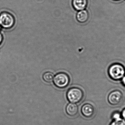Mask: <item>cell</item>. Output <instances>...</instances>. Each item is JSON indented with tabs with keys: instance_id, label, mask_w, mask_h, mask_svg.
<instances>
[{
	"instance_id": "obj_1",
	"label": "cell",
	"mask_w": 125,
	"mask_h": 125,
	"mask_svg": "<svg viewBox=\"0 0 125 125\" xmlns=\"http://www.w3.org/2000/svg\"><path fill=\"white\" fill-rule=\"evenodd\" d=\"M108 73L112 80H120L125 75V69L124 66L120 64H115L109 67Z\"/></svg>"
},
{
	"instance_id": "obj_2",
	"label": "cell",
	"mask_w": 125,
	"mask_h": 125,
	"mask_svg": "<svg viewBox=\"0 0 125 125\" xmlns=\"http://www.w3.org/2000/svg\"><path fill=\"white\" fill-rule=\"evenodd\" d=\"M66 97L68 100L70 102L73 103H79L83 98V92L78 87H72L68 90L66 94Z\"/></svg>"
},
{
	"instance_id": "obj_3",
	"label": "cell",
	"mask_w": 125,
	"mask_h": 125,
	"mask_svg": "<svg viewBox=\"0 0 125 125\" xmlns=\"http://www.w3.org/2000/svg\"><path fill=\"white\" fill-rule=\"evenodd\" d=\"M15 23V18L14 16L8 12H3L0 14V25L1 28L5 29L11 28Z\"/></svg>"
},
{
	"instance_id": "obj_4",
	"label": "cell",
	"mask_w": 125,
	"mask_h": 125,
	"mask_svg": "<svg viewBox=\"0 0 125 125\" xmlns=\"http://www.w3.org/2000/svg\"><path fill=\"white\" fill-rule=\"evenodd\" d=\"M53 83L55 86L60 89L66 88L69 85L70 79L69 76L64 72L57 73L53 78Z\"/></svg>"
},
{
	"instance_id": "obj_5",
	"label": "cell",
	"mask_w": 125,
	"mask_h": 125,
	"mask_svg": "<svg viewBox=\"0 0 125 125\" xmlns=\"http://www.w3.org/2000/svg\"><path fill=\"white\" fill-rule=\"evenodd\" d=\"M123 98V94L122 91L119 90H114L109 94L108 102L112 105H117L122 102Z\"/></svg>"
},
{
	"instance_id": "obj_6",
	"label": "cell",
	"mask_w": 125,
	"mask_h": 125,
	"mask_svg": "<svg viewBox=\"0 0 125 125\" xmlns=\"http://www.w3.org/2000/svg\"><path fill=\"white\" fill-rule=\"evenodd\" d=\"M94 106L90 103H85L82 106L81 112L83 116L87 118H91L94 114Z\"/></svg>"
},
{
	"instance_id": "obj_7",
	"label": "cell",
	"mask_w": 125,
	"mask_h": 125,
	"mask_svg": "<svg viewBox=\"0 0 125 125\" xmlns=\"http://www.w3.org/2000/svg\"><path fill=\"white\" fill-rule=\"evenodd\" d=\"M87 0H73L72 5L74 9L77 11L83 10L87 5Z\"/></svg>"
},
{
	"instance_id": "obj_8",
	"label": "cell",
	"mask_w": 125,
	"mask_h": 125,
	"mask_svg": "<svg viewBox=\"0 0 125 125\" xmlns=\"http://www.w3.org/2000/svg\"><path fill=\"white\" fill-rule=\"evenodd\" d=\"M66 113L70 116H75L78 114V108L75 103H68L65 108Z\"/></svg>"
},
{
	"instance_id": "obj_9",
	"label": "cell",
	"mask_w": 125,
	"mask_h": 125,
	"mask_svg": "<svg viewBox=\"0 0 125 125\" xmlns=\"http://www.w3.org/2000/svg\"><path fill=\"white\" fill-rule=\"evenodd\" d=\"M76 20L79 23H84L88 21L89 18V13L86 10H81L77 13Z\"/></svg>"
},
{
	"instance_id": "obj_10",
	"label": "cell",
	"mask_w": 125,
	"mask_h": 125,
	"mask_svg": "<svg viewBox=\"0 0 125 125\" xmlns=\"http://www.w3.org/2000/svg\"><path fill=\"white\" fill-rule=\"evenodd\" d=\"M54 75L51 72H48L45 73L42 76V79L45 82L51 83L53 81Z\"/></svg>"
},
{
	"instance_id": "obj_11",
	"label": "cell",
	"mask_w": 125,
	"mask_h": 125,
	"mask_svg": "<svg viewBox=\"0 0 125 125\" xmlns=\"http://www.w3.org/2000/svg\"><path fill=\"white\" fill-rule=\"evenodd\" d=\"M112 120H118L122 119L121 113L119 112H115L112 114Z\"/></svg>"
},
{
	"instance_id": "obj_12",
	"label": "cell",
	"mask_w": 125,
	"mask_h": 125,
	"mask_svg": "<svg viewBox=\"0 0 125 125\" xmlns=\"http://www.w3.org/2000/svg\"><path fill=\"white\" fill-rule=\"evenodd\" d=\"M109 125H125V120L123 118L119 120H112Z\"/></svg>"
},
{
	"instance_id": "obj_13",
	"label": "cell",
	"mask_w": 125,
	"mask_h": 125,
	"mask_svg": "<svg viewBox=\"0 0 125 125\" xmlns=\"http://www.w3.org/2000/svg\"><path fill=\"white\" fill-rule=\"evenodd\" d=\"M121 114H122V116L123 119L125 120V108L123 110L121 113Z\"/></svg>"
},
{
	"instance_id": "obj_14",
	"label": "cell",
	"mask_w": 125,
	"mask_h": 125,
	"mask_svg": "<svg viewBox=\"0 0 125 125\" xmlns=\"http://www.w3.org/2000/svg\"><path fill=\"white\" fill-rule=\"evenodd\" d=\"M3 40V36L1 32H0V45L2 43Z\"/></svg>"
},
{
	"instance_id": "obj_15",
	"label": "cell",
	"mask_w": 125,
	"mask_h": 125,
	"mask_svg": "<svg viewBox=\"0 0 125 125\" xmlns=\"http://www.w3.org/2000/svg\"><path fill=\"white\" fill-rule=\"evenodd\" d=\"M121 80L123 85L125 86V75L123 77V78L122 79H121Z\"/></svg>"
},
{
	"instance_id": "obj_16",
	"label": "cell",
	"mask_w": 125,
	"mask_h": 125,
	"mask_svg": "<svg viewBox=\"0 0 125 125\" xmlns=\"http://www.w3.org/2000/svg\"><path fill=\"white\" fill-rule=\"evenodd\" d=\"M114 0L118 1V0Z\"/></svg>"
},
{
	"instance_id": "obj_17",
	"label": "cell",
	"mask_w": 125,
	"mask_h": 125,
	"mask_svg": "<svg viewBox=\"0 0 125 125\" xmlns=\"http://www.w3.org/2000/svg\"><path fill=\"white\" fill-rule=\"evenodd\" d=\"M1 28V27L0 25V29Z\"/></svg>"
},
{
	"instance_id": "obj_18",
	"label": "cell",
	"mask_w": 125,
	"mask_h": 125,
	"mask_svg": "<svg viewBox=\"0 0 125 125\" xmlns=\"http://www.w3.org/2000/svg\"></svg>"
}]
</instances>
